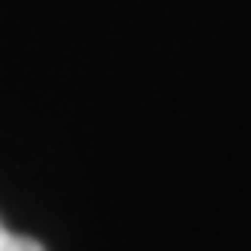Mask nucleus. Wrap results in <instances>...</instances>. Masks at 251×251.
Instances as JSON below:
<instances>
[{
  "label": "nucleus",
  "mask_w": 251,
  "mask_h": 251,
  "mask_svg": "<svg viewBox=\"0 0 251 251\" xmlns=\"http://www.w3.org/2000/svg\"><path fill=\"white\" fill-rule=\"evenodd\" d=\"M0 251H46L36 238H26V235H13L3 228L0 222Z\"/></svg>",
  "instance_id": "f257e3e1"
}]
</instances>
